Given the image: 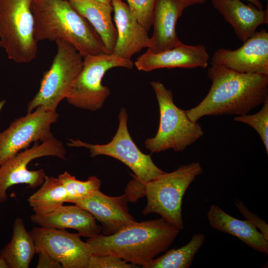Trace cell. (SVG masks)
I'll return each instance as SVG.
<instances>
[{"mask_svg":"<svg viewBox=\"0 0 268 268\" xmlns=\"http://www.w3.org/2000/svg\"><path fill=\"white\" fill-rule=\"evenodd\" d=\"M211 65L207 75L212 84L208 93L198 105L185 111L192 122L207 116L247 114L268 99V74Z\"/></svg>","mask_w":268,"mask_h":268,"instance_id":"obj_1","label":"cell"},{"mask_svg":"<svg viewBox=\"0 0 268 268\" xmlns=\"http://www.w3.org/2000/svg\"><path fill=\"white\" fill-rule=\"evenodd\" d=\"M114 19L117 33L114 55L131 60L133 56L148 48L150 38L148 31L132 14L128 4L122 0H112Z\"/></svg>","mask_w":268,"mask_h":268,"instance_id":"obj_15","label":"cell"},{"mask_svg":"<svg viewBox=\"0 0 268 268\" xmlns=\"http://www.w3.org/2000/svg\"><path fill=\"white\" fill-rule=\"evenodd\" d=\"M211 3L243 43L254 35L260 25L268 23V8L260 9L240 0H212Z\"/></svg>","mask_w":268,"mask_h":268,"instance_id":"obj_18","label":"cell"},{"mask_svg":"<svg viewBox=\"0 0 268 268\" xmlns=\"http://www.w3.org/2000/svg\"><path fill=\"white\" fill-rule=\"evenodd\" d=\"M180 230L162 217L135 221L110 235L99 234L89 238L92 255H110L142 267L166 251Z\"/></svg>","mask_w":268,"mask_h":268,"instance_id":"obj_2","label":"cell"},{"mask_svg":"<svg viewBox=\"0 0 268 268\" xmlns=\"http://www.w3.org/2000/svg\"><path fill=\"white\" fill-rule=\"evenodd\" d=\"M38 260L37 268H63L62 265L42 250H37Z\"/></svg>","mask_w":268,"mask_h":268,"instance_id":"obj_30","label":"cell"},{"mask_svg":"<svg viewBox=\"0 0 268 268\" xmlns=\"http://www.w3.org/2000/svg\"><path fill=\"white\" fill-rule=\"evenodd\" d=\"M188 7L182 0H156L153 14V32L147 52L158 53L182 43L176 32L177 20Z\"/></svg>","mask_w":268,"mask_h":268,"instance_id":"obj_17","label":"cell"},{"mask_svg":"<svg viewBox=\"0 0 268 268\" xmlns=\"http://www.w3.org/2000/svg\"><path fill=\"white\" fill-rule=\"evenodd\" d=\"M209 58L203 45H187L182 43L156 54L146 52L137 58L134 65L138 70L147 72L163 68H205Z\"/></svg>","mask_w":268,"mask_h":268,"instance_id":"obj_16","label":"cell"},{"mask_svg":"<svg viewBox=\"0 0 268 268\" xmlns=\"http://www.w3.org/2000/svg\"><path fill=\"white\" fill-rule=\"evenodd\" d=\"M235 205L242 215L246 219V220L255 225L268 239V224L258 215L250 211L241 201L237 199L235 201Z\"/></svg>","mask_w":268,"mask_h":268,"instance_id":"obj_29","label":"cell"},{"mask_svg":"<svg viewBox=\"0 0 268 268\" xmlns=\"http://www.w3.org/2000/svg\"><path fill=\"white\" fill-rule=\"evenodd\" d=\"M207 217L213 229L236 237L256 251L268 254V239L249 221L234 217L215 204L210 205Z\"/></svg>","mask_w":268,"mask_h":268,"instance_id":"obj_20","label":"cell"},{"mask_svg":"<svg viewBox=\"0 0 268 268\" xmlns=\"http://www.w3.org/2000/svg\"><path fill=\"white\" fill-rule=\"evenodd\" d=\"M34 214H48L67 202V194L58 178L47 176L40 188L28 199Z\"/></svg>","mask_w":268,"mask_h":268,"instance_id":"obj_23","label":"cell"},{"mask_svg":"<svg viewBox=\"0 0 268 268\" xmlns=\"http://www.w3.org/2000/svg\"><path fill=\"white\" fill-rule=\"evenodd\" d=\"M55 42L57 53L50 68L44 73L39 91L27 105V113L39 106L56 111L82 68L83 57L73 45L62 40Z\"/></svg>","mask_w":268,"mask_h":268,"instance_id":"obj_7","label":"cell"},{"mask_svg":"<svg viewBox=\"0 0 268 268\" xmlns=\"http://www.w3.org/2000/svg\"><path fill=\"white\" fill-rule=\"evenodd\" d=\"M234 120L253 128L259 134L268 154V99L263 104L262 108L257 113L236 116Z\"/></svg>","mask_w":268,"mask_h":268,"instance_id":"obj_26","label":"cell"},{"mask_svg":"<svg viewBox=\"0 0 268 268\" xmlns=\"http://www.w3.org/2000/svg\"><path fill=\"white\" fill-rule=\"evenodd\" d=\"M131 60L114 54L87 55L83 57L82 69L72 82L66 99L71 105L95 111L101 109L110 94V90L102 84V78L109 69L116 67L131 69Z\"/></svg>","mask_w":268,"mask_h":268,"instance_id":"obj_8","label":"cell"},{"mask_svg":"<svg viewBox=\"0 0 268 268\" xmlns=\"http://www.w3.org/2000/svg\"><path fill=\"white\" fill-rule=\"evenodd\" d=\"M211 64L223 66L241 73L268 74V33L257 31L234 50L219 48L214 53Z\"/></svg>","mask_w":268,"mask_h":268,"instance_id":"obj_13","label":"cell"},{"mask_svg":"<svg viewBox=\"0 0 268 268\" xmlns=\"http://www.w3.org/2000/svg\"><path fill=\"white\" fill-rule=\"evenodd\" d=\"M31 221L40 227L63 229H73L80 236L90 238L102 231L96 219L88 211L74 204L62 205L54 211L44 215L33 214Z\"/></svg>","mask_w":268,"mask_h":268,"instance_id":"obj_19","label":"cell"},{"mask_svg":"<svg viewBox=\"0 0 268 268\" xmlns=\"http://www.w3.org/2000/svg\"><path fill=\"white\" fill-rule=\"evenodd\" d=\"M34 35L42 40L66 41L84 57L107 54L90 23L67 0H31Z\"/></svg>","mask_w":268,"mask_h":268,"instance_id":"obj_3","label":"cell"},{"mask_svg":"<svg viewBox=\"0 0 268 268\" xmlns=\"http://www.w3.org/2000/svg\"><path fill=\"white\" fill-rule=\"evenodd\" d=\"M138 266L129 263L118 257L107 255H91L88 268H135Z\"/></svg>","mask_w":268,"mask_h":268,"instance_id":"obj_28","label":"cell"},{"mask_svg":"<svg viewBox=\"0 0 268 268\" xmlns=\"http://www.w3.org/2000/svg\"><path fill=\"white\" fill-rule=\"evenodd\" d=\"M188 6L200 4L205 2L206 0H182Z\"/></svg>","mask_w":268,"mask_h":268,"instance_id":"obj_31","label":"cell"},{"mask_svg":"<svg viewBox=\"0 0 268 268\" xmlns=\"http://www.w3.org/2000/svg\"><path fill=\"white\" fill-rule=\"evenodd\" d=\"M250 3L254 4L258 8L263 9V5L260 0H246Z\"/></svg>","mask_w":268,"mask_h":268,"instance_id":"obj_32","label":"cell"},{"mask_svg":"<svg viewBox=\"0 0 268 268\" xmlns=\"http://www.w3.org/2000/svg\"><path fill=\"white\" fill-rule=\"evenodd\" d=\"M73 8L92 26L100 37L107 54L113 52L117 33L112 19V4L94 0H68Z\"/></svg>","mask_w":268,"mask_h":268,"instance_id":"obj_21","label":"cell"},{"mask_svg":"<svg viewBox=\"0 0 268 268\" xmlns=\"http://www.w3.org/2000/svg\"><path fill=\"white\" fill-rule=\"evenodd\" d=\"M107 4H111L112 0H94Z\"/></svg>","mask_w":268,"mask_h":268,"instance_id":"obj_34","label":"cell"},{"mask_svg":"<svg viewBox=\"0 0 268 268\" xmlns=\"http://www.w3.org/2000/svg\"><path fill=\"white\" fill-rule=\"evenodd\" d=\"M205 236L203 233L194 234L190 241L177 249H173L161 256L154 258L144 268H189L196 254L202 246Z\"/></svg>","mask_w":268,"mask_h":268,"instance_id":"obj_24","label":"cell"},{"mask_svg":"<svg viewBox=\"0 0 268 268\" xmlns=\"http://www.w3.org/2000/svg\"><path fill=\"white\" fill-rule=\"evenodd\" d=\"M30 232L36 250H42L63 268H88L92 255L88 244L77 234L65 229L34 227Z\"/></svg>","mask_w":268,"mask_h":268,"instance_id":"obj_12","label":"cell"},{"mask_svg":"<svg viewBox=\"0 0 268 268\" xmlns=\"http://www.w3.org/2000/svg\"><path fill=\"white\" fill-rule=\"evenodd\" d=\"M35 109L0 132V166L32 142H42L54 136L51 125L57 121L58 113L40 106Z\"/></svg>","mask_w":268,"mask_h":268,"instance_id":"obj_11","label":"cell"},{"mask_svg":"<svg viewBox=\"0 0 268 268\" xmlns=\"http://www.w3.org/2000/svg\"><path fill=\"white\" fill-rule=\"evenodd\" d=\"M132 14L147 31L152 26L156 0H126Z\"/></svg>","mask_w":268,"mask_h":268,"instance_id":"obj_27","label":"cell"},{"mask_svg":"<svg viewBox=\"0 0 268 268\" xmlns=\"http://www.w3.org/2000/svg\"><path fill=\"white\" fill-rule=\"evenodd\" d=\"M203 171L199 162H193L181 165L171 172H165L147 183L144 193L147 202L142 214H158L182 230L184 226L182 208L183 197L190 185Z\"/></svg>","mask_w":268,"mask_h":268,"instance_id":"obj_5","label":"cell"},{"mask_svg":"<svg viewBox=\"0 0 268 268\" xmlns=\"http://www.w3.org/2000/svg\"><path fill=\"white\" fill-rule=\"evenodd\" d=\"M150 83L158 101L160 122L156 135L145 141V147L151 153L170 148L183 151L202 136L203 131L199 123L188 118L185 110L175 104L171 90L159 81Z\"/></svg>","mask_w":268,"mask_h":268,"instance_id":"obj_4","label":"cell"},{"mask_svg":"<svg viewBox=\"0 0 268 268\" xmlns=\"http://www.w3.org/2000/svg\"><path fill=\"white\" fill-rule=\"evenodd\" d=\"M126 194L110 197L99 190L74 204L90 213L102 224L103 234L110 235L135 221L128 207Z\"/></svg>","mask_w":268,"mask_h":268,"instance_id":"obj_14","label":"cell"},{"mask_svg":"<svg viewBox=\"0 0 268 268\" xmlns=\"http://www.w3.org/2000/svg\"><path fill=\"white\" fill-rule=\"evenodd\" d=\"M31 5V0H0V46L17 63H30L37 56Z\"/></svg>","mask_w":268,"mask_h":268,"instance_id":"obj_6","label":"cell"},{"mask_svg":"<svg viewBox=\"0 0 268 268\" xmlns=\"http://www.w3.org/2000/svg\"><path fill=\"white\" fill-rule=\"evenodd\" d=\"M0 268H8V267L3 260L0 258Z\"/></svg>","mask_w":268,"mask_h":268,"instance_id":"obj_33","label":"cell"},{"mask_svg":"<svg viewBox=\"0 0 268 268\" xmlns=\"http://www.w3.org/2000/svg\"><path fill=\"white\" fill-rule=\"evenodd\" d=\"M5 103H6V100L4 99L0 101V112L2 110V108L3 107Z\"/></svg>","mask_w":268,"mask_h":268,"instance_id":"obj_35","label":"cell"},{"mask_svg":"<svg viewBox=\"0 0 268 268\" xmlns=\"http://www.w3.org/2000/svg\"><path fill=\"white\" fill-rule=\"evenodd\" d=\"M119 126L111 141L105 144H92L79 139H69L70 147H83L88 149L90 156L106 155L124 163L134 172V176L145 185L165 173L153 162L150 155L142 153L133 140L128 129V114L125 108L119 113Z\"/></svg>","mask_w":268,"mask_h":268,"instance_id":"obj_9","label":"cell"},{"mask_svg":"<svg viewBox=\"0 0 268 268\" xmlns=\"http://www.w3.org/2000/svg\"><path fill=\"white\" fill-rule=\"evenodd\" d=\"M37 253L34 241L25 227L23 219L14 221L11 238L0 250V258L8 268H28Z\"/></svg>","mask_w":268,"mask_h":268,"instance_id":"obj_22","label":"cell"},{"mask_svg":"<svg viewBox=\"0 0 268 268\" xmlns=\"http://www.w3.org/2000/svg\"><path fill=\"white\" fill-rule=\"evenodd\" d=\"M67 151L62 142L53 136L39 144L35 142L30 148L18 152L0 166V203L5 202L7 190L13 185L26 184L29 188L40 186L46 176L43 169L30 170L28 164L33 160L52 156L65 160Z\"/></svg>","mask_w":268,"mask_h":268,"instance_id":"obj_10","label":"cell"},{"mask_svg":"<svg viewBox=\"0 0 268 268\" xmlns=\"http://www.w3.org/2000/svg\"><path fill=\"white\" fill-rule=\"evenodd\" d=\"M58 178L67 192V202L73 203L99 190L101 183L95 176L89 177L86 181H80L67 171L60 174Z\"/></svg>","mask_w":268,"mask_h":268,"instance_id":"obj_25","label":"cell"}]
</instances>
